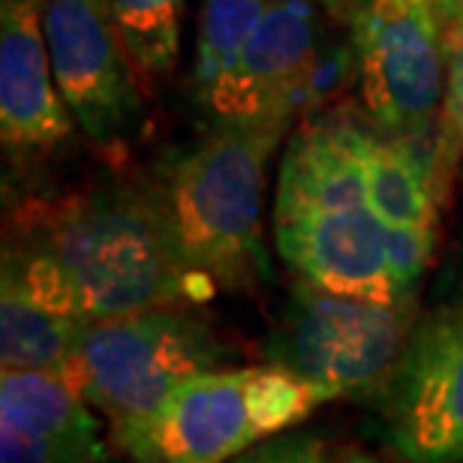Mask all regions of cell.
Instances as JSON below:
<instances>
[{"mask_svg":"<svg viewBox=\"0 0 463 463\" xmlns=\"http://www.w3.org/2000/svg\"><path fill=\"white\" fill-rule=\"evenodd\" d=\"M27 238L58 259L90 322L211 298L181 259L151 187H94L33 205Z\"/></svg>","mask_w":463,"mask_h":463,"instance_id":"cell-1","label":"cell"},{"mask_svg":"<svg viewBox=\"0 0 463 463\" xmlns=\"http://www.w3.org/2000/svg\"><path fill=\"white\" fill-rule=\"evenodd\" d=\"M286 129L211 124L151 187L181 259L211 292H247L268 277L262 196L268 163Z\"/></svg>","mask_w":463,"mask_h":463,"instance_id":"cell-2","label":"cell"},{"mask_svg":"<svg viewBox=\"0 0 463 463\" xmlns=\"http://www.w3.org/2000/svg\"><path fill=\"white\" fill-rule=\"evenodd\" d=\"M331 401L283 367H220L187 379L145 419L115 424L112 439L133 463H229Z\"/></svg>","mask_w":463,"mask_h":463,"instance_id":"cell-3","label":"cell"},{"mask_svg":"<svg viewBox=\"0 0 463 463\" xmlns=\"http://www.w3.org/2000/svg\"><path fill=\"white\" fill-rule=\"evenodd\" d=\"M421 317L419 295L370 301L298 280L268 337V364L340 397H379Z\"/></svg>","mask_w":463,"mask_h":463,"instance_id":"cell-4","label":"cell"},{"mask_svg":"<svg viewBox=\"0 0 463 463\" xmlns=\"http://www.w3.org/2000/svg\"><path fill=\"white\" fill-rule=\"evenodd\" d=\"M232 346L187 307H160L90 322L72 361L81 392L109 424L151 415L175 388L229 367Z\"/></svg>","mask_w":463,"mask_h":463,"instance_id":"cell-5","label":"cell"},{"mask_svg":"<svg viewBox=\"0 0 463 463\" xmlns=\"http://www.w3.org/2000/svg\"><path fill=\"white\" fill-rule=\"evenodd\" d=\"M376 406L403 463H463V268L415 322Z\"/></svg>","mask_w":463,"mask_h":463,"instance_id":"cell-6","label":"cell"},{"mask_svg":"<svg viewBox=\"0 0 463 463\" xmlns=\"http://www.w3.org/2000/svg\"><path fill=\"white\" fill-rule=\"evenodd\" d=\"M349 33L370 124L403 136L446 115L449 43L433 0H364Z\"/></svg>","mask_w":463,"mask_h":463,"instance_id":"cell-7","label":"cell"},{"mask_svg":"<svg viewBox=\"0 0 463 463\" xmlns=\"http://www.w3.org/2000/svg\"><path fill=\"white\" fill-rule=\"evenodd\" d=\"M43 27L76 127L106 151L136 145L147 129V109L109 0H43Z\"/></svg>","mask_w":463,"mask_h":463,"instance_id":"cell-8","label":"cell"},{"mask_svg":"<svg viewBox=\"0 0 463 463\" xmlns=\"http://www.w3.org/2000/svg\"><path fill=\"white\" fill-rule=\"evenodd\" d=\"M90 326L49 250L24 238L6 244L0 271V364L4 370H67Z\"/></svg>","mask_w":463,"mask_h":463,"instance_id":"cell-9","label":"cell"},{"mask_svg":"<svg viewBox=\"0 0 463 463\" xmlns=\"http://www.w3.org/2000/svg\"><path fill=\"white\" fill-rule=\"evenodd\" d=\"M331 22L337 18L313 0H268L214 124H265L286 129L298 120V90L322 45L337 31Z\"/></svg>","mask_w":463,"mask_h":463,"instance_id":"cell-10","label":"cell"},{"mask_svg":"<svg viewBox=\"0 0 463 463\" xmlns=\"http://www.w3.org/2000/svg\"><path fill=\"white\" fill-rule=\"evenodd\" d=\"M54 81L43 0H0V138L9 154L40 156L72 136Z\"/></svg>","mask_w":463,"mask_h":463,"instance_id":"cell-11","label":"cell"},{"mask_svg":"<svg viewBox=\"0 0 463 463\" xmlns=\"http://www.w3.org/2000/svg\"><path fill=\"white\" fill-rule=\"evenodd\" d=\"M385 223L370 208L304 214L274 223V244L298 280L349 298L397 301Z\"/></svg>","mask_w":463,"mask_h":463,"instance_id":"cell-12","label":"cell"},{"mask_svg":"<svg viewBox=\"0 0 463 463\" xmlns=\"http://www.w3.org/2000/svg\"><path fill=\"white\" fill-rule=\"evenodd\" d=\"M367 115L319 112L304 118L280 160L274 223L304 214L367 208Z\"/></svg>","mask_w":463,"mask_h":463,"instance_id":"cell-13","label":"cell"},{"mask_svg":"<svg viewBox=\"0 0 463 463\" xmlns=\"http://www.w3.org/2000/svg\"><path fill=\"white\" fill-rule=\"evenodd\" d=\"M0 421H9L79 463H109L99 412L67 370H0Z\"/></svg>","mask_w":463,"mask_h":463,"instance_id":"cell-14","label":"cell"},{"mask_svg":"<svg viewBox=\"0 0 463 463\" xmlns=\"http://www.w3.org/2000/svg\"><path fill=\"white\" fill-rule=\"evenodd\" d=\"M367 208L385 226H439L446 175H439L401 136L370 124L364 147Z\"/></svg>","mask_w":463,"mask_h":463,"instance_id":"cell-15","label":"cell"},{"mask_svg":"<svg viewBox=\"0 0 463 463\" xmlns=\"http://www.w3.org/2000/svg\"><path fill=\"white\" fill-rule=\"evenodd\" d=\"M268 0H202L193 54V103L211 118H220L244 58L247 40L262 18Z\"/></svg>","mask_w":463,"mask_h":463,"instance_id":"cell-16","label":"cell"},{"mask_svg":"<svg viewBox=\"0 0 463 463\" xmlns=\"http://www.w3.org/2000/svg\"><path fill=\"white\" fill-rule=\"evenodd\" d=\"M184 0H109L129 58L145 76H165L181 52Z\"/></svg>","mask_w":463,"mask_h":463,"instance_id":"cell-17","label":"cell"},{"mask_svg":"<svg viewBox=\"0 0 463 463\" xmlns=\"http://www.w3.org/2000/svg\"><path fill=\"white\" fill-rule=\"evenodd\" d=\"M439 226H388L385 250L388 268L401 295H419V283L433 262Z\"/></svg>","mask_w":463,"mask_h":463,"instance_id":"cell-18","label":"cell"},{"mask_svg":"<svg viewBox=\"0 0 463 463\" xmlns=\"http://www.w3.org/2000/svg\"><path fill=\"white\" fill-rule=\"evenodd\" d=\"M229 463H331V460L319 433L292 428L259 442V446H253Z\"/></svg>","mask_w":463,"mask_h":463,"instance_id":"cell-19","label":"cell"},{"mask_svg":"<svg viewBox=\"0 0 463 463\" xmlns=\"http://www.w3.org/2000/svg\"><path fill=\"white\" fill-rule=\"evenodd\" d=\"M0 463H79L63 449L52 446L9 421H0Z\"/></svg>","mask_w":463,"mask_h":463,"instance_id":"cell-20","label":"cell"},{"mask_svg":"<svg viewBox=\"0 0 463 463\" xmlns=\"http://www.w3.org/2000/svg\"><path fill=\"white\" fill-rule=\"evenodd\" d=\"M446 120L463 145V43H449V88H446Z\"/></svg>","mask_w":463,"mask_h":463,"instance_id":"cell-21","label":"cell"},{"mask_svg":"<svg viewBox=\"0 0 463 463\" xmlns=\"http://www.w3.org/2000/svg\"><path fill=\"white\" fill-rule=\"evenodd\" d=\"M446 43H463V0H433Z\"/></svg>","mask_w":463,"mask_h":463,"instance_id":"cell-22","label":"cell"},{"mask_svg":"<svg viewBox=\"0 0 463 463\" xmlns=\"http://www.w3.org/2000/svg\"><path fill=\"white\" fill-rule=\"evenodd\" d=\"M313 4H319L322 9H328L331 15L337 18V22H352V15L358 13V6L364 4V0H313Z\"/></svg>","mask_w":463,"mask_h":463,"instance_id":"cell-23","label":"cell"},{"mask_svg":"<svg viewBox=\"0 0 463 463\" xmlns=\"http://www.w3.org/2000/svg\"><path fill=\"white\" fill-rule=\"evenodd\" d=\"M331 463H379L373 455H367V451H361V449H349L344 451L337 460H331Z\"/></svg>","mask_w":463,"mask_h":463,"instance_id":"cell-24","label":"cell"}]
</instances>
